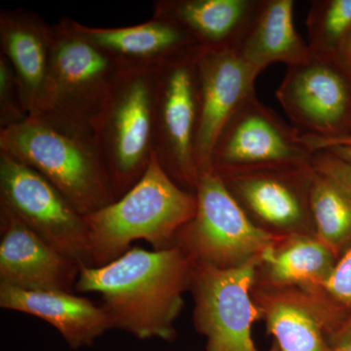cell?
Here are the masks:
<instances>
[{"mask_svg": "<svg viewBox=\"0 0 351 351\" xmlns=\"http://www.w3.org/2000/svg\"><path fill=\"white\" fill-rule=\"evenodd\" d=\"M193 269L195 262L175 245L154 251L131 247L107 265L83 267L75 293L100 294L113 329L171 341Z\"/></svg>", "mask_w": 351, "mask_h": 351, "instance_id": "cell-1", "label": "cell"}, {"mask_svg": "<svg viewBox=\"0 0 351 351\" xmlns=\"http://www.w3.org/2000/svg\"><path fill=\"white\" fill-rule=\"evenodd\" d=\"M196 206L195 193L179 186L154 152L145 174L126 193L85 217L92 267L112 262L137 240L154 250L174 246L176 235L195 216Z\"/></svg>", "mask_w": 351, "mask_h": 351, "instance_id": "cell-2", "label": "cell"}, {"mask_svg": "<svg viewBox=\"0 0 351 351\" xmlns=\"http://www.w3.org/2000/svg\"><path fill=\"white\" fill-rule=\"evenodd\" d=\"M0 152L43 176L82 216L115 200L94 135L29 115L0 130Z\"/></svg>", "mask_w": 351, "mask_h": 351, "instance_id": "cell-3", "label": "cell"}, {"mask_svg": "<svg viewBox=\"0 0 351 351\" xmlns=\"http://www.w3.org/2000/svg\"><path fill=\"white\" fill-rule=\"evenodd\" d=\"M122 69L76 31L73 19L52 25L49 71L36 112L61 125L95 136Z\"/></svg>", "mask_w": 351, "mask_h": 351, "instance_id": "cell-4", "label": "cell"}, {"mask_svg": "<svg viewBox=\"0 0 351 351\" xmlns=\"http://www.w3.org/2000/svg\"><path fill=\"white\" fill-rule=\"evenodd\" d=\"M156 69H122L95 130L115 200L143 177L154 156Z\"/></svg>", "mask_w": 351, "mask_h": 351, "instance_id": "cell-5", "label": "cell"}, {"mask_svg": "<svg viewBox=\"0 0 351 351\" xmlns=\"http://www.w3.org/2000/svg\"><path fill=\"white\" fill-rule=\"evenodd\" d=\"M195 216L175 237L195 263L232 269L261 257L284 237L256 225L214 171L199 176Z\"/></svg>", "mask_w": 351, "mask_h": 351, "instance_id": "cell-6", "label": "cell"}, {"mask_svg": "<svg viewBox=\"0 0 351 351\" xmlns=\"http://www.w3.org/2000/svg\"><path fill=\"white\" fill-rule=\"evenodd\" d=\"M195 49L159 66L154 80V154L179 186L195 193L199 172L195 159L199 120L197 63Z\"/></svg>", "mask_w": 351, "mask_h": 351, "instance_id": "cell-7", "label": "cell"}, {"mask_svg": "<svg viewBox=\"0 0 351 351\" xmlns=\"http://www.w3.org/2000/svg\"><path fill=\"white\" fill-rule=\"evenodd\" d=\"M0 207L82 267H92L85 217L49 181L0 152Z\"/></svg>", "mask_w": 351, "mask_h": 351, "instance_id": "cell-8", "label": "cell"}, {"mask_svg": "<svg viewBox=\"0 0 351 351\" xmlns=\"http://www.w3.org/2000/svg\"><path fill=\"white\" fill-rule=\"evenodd\" d=\"M262 256L232 269L195 263L193 322L206 339V351H258L252 325L262 316L252 291Z\"/></svg>", "mask_w": 351, "mask_h": 351, "instance_id": "cell-9", "label": "cell"}, {"mask_svg": "<svg viewBox=\"0 0 351 351\" xmlns=\"http://www.w3.org/2000/svg\"><path fill=\"white\" fill-rule=\"evenodd\" d=\"M302 135L254 93L219 134L212 154V171L242 172L311 164L314 152L307 149Z\"/></svg>", "mask_w": 351, "mask_h": 351, "instance_id": "cell-10", "label": "cell"}, {"mask_svg": "<svg viewBox=\"0 0 351 351\" xmlns=\"http://www.w3.org/2000/svg\"><path fill=\"white\" fill-rule=\"evenodd\" d=\"M276 98L304 135L339 138L351 134V78L337 58L311 52L287 66Z\"/></svg>", "mask_w": 351, "mask_h": 351, "instance_id": "cell-11", "label": "cell"}, {"mask_svg": "<svg viewBox=\"0 0 351 351\" xmlns=\"http://www.w3.org/2000/svg\"><path fill=\"white\" fill-rule=\"evenodd\" d=\"M217 174L247 216L265 232L316 237L309 200L313 164Z\"/></svg>", "mask_w": 351, "mask_h": 351, "instance_id": "cell-12", "label": "cell"}, {"mask_svg": "<svg viewBox=\"0 0 351 351\" xmlns=\"http://www.w3.org/2000/svg\"><path fill=\"white\" fill-rule=\"evenodd\" d=\"M252 297L277 351H332L330 338L350 315L321 288L254 285Z\"/></svg>", "mask_w": 351, "mask_h": 351, "instance_id": "cell-13", "label": "cell"}, {"mask_svg": "<svg viewBox=\"0 0 351 351\" xmlns=\"http://www.w3.org/2000/svg\"><path fill=\"white\" fill-rule=\"evenodd\" d=\"M199 120L195 159L199 176L212 171L215 145L228 120L256 93L258 75L235 49L203 50L198 58Z\"/></svg>", "mask_w": 351, "mask_h": 351, "instance_id": "cell-14", "label": "cell"}, {"mask_svg": "<svg viewBox=\"0 0 351 351\" xmlns=\"http://www.w3.org/2000/svg\"><path fill=\"white\" fill-rule=\"evenodd\" d=\"M82 269L0 207V284L24 290L75 292Z\"/></svg>", "mask_w": 351, "mask_h": 351, "instance_id": "cell-15", "label": "cell"}, {"mask_svg": "<svg viewBox=\"0 0 351 351\" xmlns=\"http://www.w3.org/2000/svg\"><path fill=\"white\" fill-rule=\"evenodd\" d=\"M73 25L121 69H156L184 53L201 49L179 25L160 18L113 29L87 27L75 20Z\"/></svg>", "mask_w": 351, "mask_h": 351, "instance_id": "cell-16", "label": "cell"}, {"mask_svg": "<svg viewBox=\"0 0 351 351\" xmlns=\"http://www.w3.org/2000/svg\"><path fill=\"white\" fill-rule=\"evenodd\" d=\"M0 306L49 323L71 350L91 346L101 335L113 329L103 306L75 292L24 290L0 284Z\"/></svg>", "mask_w": 351, "mask_h": 351, "instance_id": "cell-17", "label": "cell"}, {"mask_svg": "<svg viewBox=\"0 0 351 351\" xmlns=\"http://www.w3.org/2000/svg\"><path fill=\"white\" fill-rule=\"evenodd\" d=\"M52 25L38 14L18 8L0 11V49L22 88L29 115L38 108L49 71Z\"/></svg>", "mask_w": 351, "mask_h": 351, "instance_id": "cell-18", "label": "cell"}, {"mask_svg": "<svg viewBox=\"0 0 351 351\" xmlns=\"http://www.w3.org/2000/svg\"><path fill=\"white\" fill-rule=\"evenodd\" d=\"M258 0H157L152 17L179 25L202 50L235 49Z\"/></svg>", "mask_w": 351, "mask_h": 351, "instance_id": "cell-19", "label": "cell"}, {"mask_svg": "<svg viewBox=\"0 0 351 351\" xmlns=\"http://www.w3.org/2000/svg\"><path fill=\"white\" fill-rule=\"evenodd\" d=\"M295 1L258 0L255 13L235 50L258 75L276 63L294 66L311 56L308 44L294 25Z\"/></svg>", "mask_w": 351, "mask_h": 351, "instance_id": "cell-20", "label": "cell"}, {"mask_svg": "<svg viewBox=\"0 0 351 351\" xmlns=\"http://www.w3.org/2000/svg\"><path fill=\"white\" fill-rule=\"evenodd\" d=\"M339 258L315 235H289L263 254L256 286L322 288Z\"/></svg>", "mask_w": 351, "mask_h": 351, "instance_id": "cell-21", "label": "cell"}, {"mask_svg": "<svg viewBox=\"0 0 351 351\" xmlns=\"http://www.w3.org/2000/svg\"><path fill=\"white\" fill-rule=\"evenodd\" d=\"M309 200L316 237L341 258L351 248V189L313 168Z\"/></svg>", "mask_w": 351, "mask_h": 351, "instance_id": "cell-22", "label": "cell"}, {"mask_svg": "<svg viewBox=\"0 0 351 351\" xmlns=\"http://www.w3.org/2000/svg\"><path fill=\"white\" fill-rule=\"evenodd\" d=\"M306 23L311 52L336 58L351 32V0H314Z\"/></svg>", "mask_w": 351, "mask_h": 351, "instance_id": "cell-23", "label": "cell"}, {"mask_svg": "<svg viewBox=\"0 0 351 351\" xmlns=\"http://www.w3.org/2000/svg\"><path fill=\"white\" fill-rule=\"evenodd\" d=\"M22 88L8 61L0 55V130L29 119Z\"/></svg>", "mask_w": 351, "mask_h": 351, "instance_id": "cell-24", "label": "cell"}, {"mask_svg": "<svg viewBox=\"0 0 351 351\" xmlns=\"http://www.w3.org/2000/svg\"><path fill=\"white\" fill-rule=\"evenodd\" d=\"M323 292L346 313L351 314V248L339 258Z\"/></svg>", "mask_w": 351, "mask_h": 351, "instance_id": "cell-25", "label": "cell"}, {"mask_svg": "<svg viewBox=\"0 0 351 351\" xmlns=\"http://www.w3.org/2000/svg\"><path fill=\"white\" fill-rule=\"evenodd\" d=\"M314 169L339 180L351 189V165L328 151L315 152L311 161Z\"/></svg>", "mask_w": 351, "mask_h": 351, "instance_id": "cell-26", "label": "cell"}, {"mask_svg": "<svg viewBox=\"0 0 351 351\" xmlns=\"http://www.w3.org/2000/svg\"><path fill=\"white\" fill-rule=\"evenodd\" d=\"M302 142L311 152L324 151L336 145H350L351 147V136H343L339 138H319L314 136L302 135Z\"/></svg>", "mask_w": 351, "mask_h": 351, "instance_id": "cell-27", "label": "cell"}, {"mask_svg": "<svg viewBox=\"0 0 351 351\" xmlns=\"http://www.w3.org/2000/svg\"><path fill=\"white\" fill-rule=\"evenodd\" d=\"M332 351H351V314L330 338Z\"/></svg>", "mask_w": 351, "mask_h": 351, "instance_id": "cell-28", "label": "cell"}, {"mask_svg": "<svg viewBox=\"0 0 351 351\" xmlns=\"http://www.w3.org/2000/svg\"><path fill=\"white\" fill-rule=\"evenodd\" d=\"M336 58L351 78V32L341 44Z\"/></svg>", "mask_w": 351, "mask_h": 351, "instance_id": "cell-29", "label": "cell"}, {"mask_svg": "<svg viewBox=\"0 0 351 351\" xmlns=\"http://www.w3.org/2000/svg\"><path fill=\"white\" fill-rule=\"evenodd\" d=\"M324 151L331 152L335 156L351 165V147L350 145H336V147H330Z\"/></svg>", "mask_w": 351, "mask_h": 351, "instance_id": "cell-30", "label": "cell"}, {"mask_svg": "<svg viewBox=\"0 0 351 351\" xmlns=\"http://www.w3.org/2000/svg\"><path fill=\"white\" fill-rule=\"evenodd\" d=\"M350 136H351V134H350Z\"/></svg>", "mask_w": 351, "mask_h": 351, "instance_id": "cell-31", "label": "cell"}, {"mask_svg": "<svg viewBox=\"0 0 351 351\" xmlns=\"http://www.w3.org/2000/svg\"></svg>", "mask_w": 351, "mask_h": 351, "instance_id": "cell-32", "label": "cell"}]
</instances>
